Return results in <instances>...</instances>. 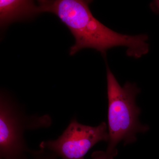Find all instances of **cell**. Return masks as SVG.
Segmentation results:
<instances>
[{
	"mask_svg": "<svg viewBox=\"0 0 159 159\" xmlns=\"http://www.w3.org/2000/svg\"><path fill=\"white\" fill-rule=\"evenodd\" d=\"M90 2L83 0L38 1L39 12L56 15L74 35L75 43L70 49V55L84 48L96 49L105 54L108 49L118 46L127 48V55L135 58H140L147 53V35H125L109 29L94 17L89 8Z\"/></svg>",
	"mask_w": 159,
	"mask_h": 159,
	"instance_id": "1",
	"label": "cell"
},
{
	"mask_svg": "<svg viewBox=\"0 0 159 159\" xmlns=\"http://www.w3.org/2000/svg\"><path fill=\"white\" fill-rule=\"evenodd\" d=\"M48 115H26L24 109L12 98L2 93L0 98V159H27L31 150L27 146L24 133L51 125Z\"/></svg>",
	"mask_w": 159,
	"mask_h": 159,
	"instance_id": "3",
	"label": "cell"
},
{
	"mask_svg": "<svg viewBox=\"0 0 159 159\" xmlns=\"http://www.w3.org/2000/svg\"><path fill=\"white\" fill-rule=\"evenodd\" d=\"M57 158L53 152L40 149L39 150H31L27 159H57Z\"/></svg>",
	"mask_w": 159,
	"mask_h": 159,
	"instance_id": "6",
	"label": "cell"
},
{
	"mask_svg": "<svg viewBox=\"0 0 159 159\" xmlns=\"http://www.w3.org/2000/svg\"><path fill=\"white\" fill-rule=\"evenodd\" d=\"M155 4H156V6L157 8L159 10V0L155 1Z\"/></svg>",
	"mask_w": 159,
	"mask_h": 159,
	"instance_id": "8",
	"label": "cell"
},
{
	"mask_svg": "<svg viewBox=\"0 0 159 159\" xmlns=\"http://www.w3.org/2000/svg\"><path fill=\"white\" fill-rule=\"evenodd\" d=\"M114 157L106 151H103L94 152L92 155V159H113Z\"/></svg>",
	"mask_w": 159,
	"mask_h": 159,
	"instance_id": "7",
	"label": "cell"
},
{
	"mask_svg": "<svg viewBox=\"0 0 159 159\" xmlns=\"http://www.w3.org/2000/svg\"><path fill=\"white\" fill-rule=\"evenodd\" d=\"M108 140L105 122L92 126L80 124L76 118H73L61 135L56 140L43 141L39 147L61 159H84V156L94 145Z\"/></svg>",
	"mask_w": 159,
	"mask_h": 159,
	"instance_id": "4",
	"label": "cell"
},
{
	"mask_svg": "<svg viewBox=\"0 0 159 159\" xmlns=\"http://www.w3.org/2000/svg\"><path fill=\"white\" fill-rule=\"evenodd\" d=\"M39 13V7L32 1H0V24L2 28L13 22L33 17Z\"/></svg>",
	"mask_w": 159,
	"mask_h": 159,
	"instance_id": "5",
	"label": "cell"
},
{
	"mask_svg": "<svg viewBox=\"0 0 159 159\" xmlns=\"http://www.w3.org/2000/svg\"><path fill=\"white\" fill-rule=\"evenodd\" d=\"M107 71L109 140L106 151L115 157L119 142L123 141L125 145L133 143L137 134L144 133L148 127L139 121L141 110L135 99L140 89L130 83L121 86L108 67Z\"/></svg>",
	"mask_w": 159,
	"mask_h": 159,
	"instance_id": "2",
	"label": "cell"
}]
</instances>
